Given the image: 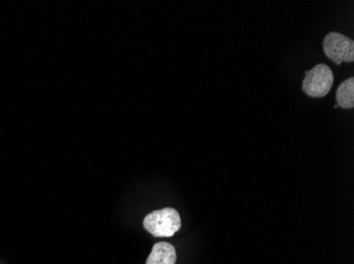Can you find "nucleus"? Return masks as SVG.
I'll return each mask as SVG.
<instances>
[{"instance_id":"f03ea898","label":"nucleus","mask_w":354,"mask_h":264,"mask_svg":"<svg viewBox=\"0 0 354 264\" xmlns=\"http://www.w3.org/2000/svg\"><path fill=\"white\" fill-rule=\"evenodd\" d=\"M333 81V71L329 65L319 63L306 73L302 90L311 97H324L331 90Z\"/></svg>"},{"instance_id":"7ed1b4c3","label":"nucleus","mask_w":354,"mask_h":264,"mask_svg":"<svg viewBox=\"0 0 354 264\" xmlns=\"http://www.w3.org/2000/svg\"><path fill=\"white\" fill-rule=\"evenodd\" d=\"M324 51L328 59H331L336 65L347 61L351 63L354 61V41L353 39L345 35L331 32L324 39Z\"/></svg>"},{"instance_id":"39448f33","label":"nucleus","mask_w":354,"mask_h":264,"mask_svg":"<svg viewBox=\"0 0 354 264\" xmlns=\"http://www.w3.org/2000/svg\"><path fill=\"white\" fill-rule=\"evenodd\" d=\"M336 102L337 106L344 109H351L354 107V79H346L339 85L336 90Z\"/></svg>"},{"instance_id":"f257e3e1","label":"nucleus","mask_w":354,"mask_h":264,"mask_svg":"<svg viewBox=\"0 0 354 264\" xmlns=\"http://www.w3.org/2000/svg\"><path fill=\"white\" fill-rule=\"evenodd\" d=\"M143 226L154 237H172L182 226L180 214L174 208L151 212L143 220Z\"/></svg>"},{"instance_id":"20e7f679","label":"nucleus","mask_w":354,"mask_h":264,"mask_svg":"<svg viewBox=\"0 0 354 264\" xmlns=\"http://www.w3.org/2000/svg\"><path fill=\"white\" fill-rule=\"evenodd\" d=\"M176 258V251L172 244L158 242L153 246L147 264H175Z\"/></svg>"}]
</instances>
